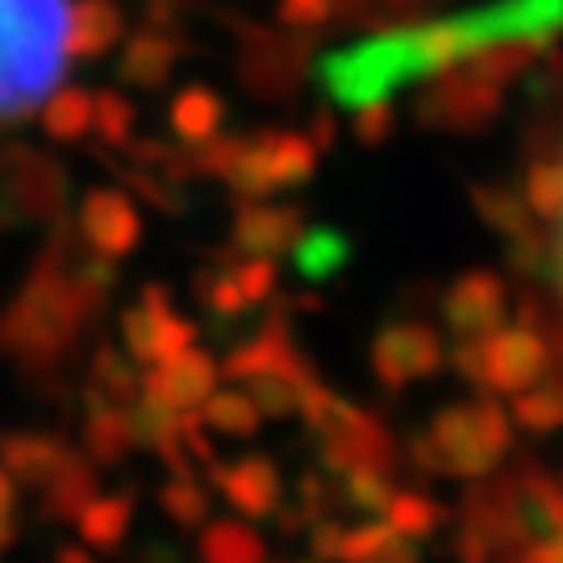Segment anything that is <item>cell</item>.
Masks as SVG:
<instances>
[{"instance_id": "cell-1", "label": "cell", "mask_w": 563, "mask_h": 563, "mask_svg": "<svg viewBox=\"0 0 563 563\" xmlns=\"http://www.w3.org/2000/svg\"><path fill=\"white\" fill-rule=\"evenodd\" d=\"M563 34V0H493L451 18L363 38L322 63L325 92L346 109L388 101L409 84L460 67L493 42H551Z\"/></svg>"}, {"instance_id": "cell-2", "label": "cell", "mask_w": 563, "mask_h": 563, "mask_svg": "<svg viewBox=\"0 0 563 563\" xmlns=\"http://www.w3.org/2000/svg\"><path fill=\"white\" fill-rule=\"evenodd\" d=\"M84 0H0V125L34 118L84 55Z\"/></svg>"}, {"instance_id": "cell-3", "label": "cell", "mask_w": 563, "mask_h": 563, "mask_svg": "<svg viewBox=\"0 0 563 563\" xmlns=\"http://www.w3.org/2000/svg\"><path fill=\"white\" fill-rule=\"evenodd\" d=\"M514 446V422L488 393L476 401H460L439 409L426 434L413 439V463L426 472H443L460 481H481L497 460Z\"/></svg>"}, {"instance_id": "cell-4", "label": "cell", "mask_w": 563, "mask_h": 563, "mask_svg": "<svg viewBox=\"0 0 563 563\" xmlns=\"http://www.w3.org/2000/svg\"><path fill=\"white\" fill-rule=\"evenodd\" d=\"M318 167L313 142L301 134H263L255 142H230L222 172L246 197H267L288 184H305Z\"/></svg>"}, {"instance_id": "cell-5", "label": "cell", "mask_w": 563, "mask_h": 563, "mask_svg": "<svg viewBox=\"0 0 563 563\" xmlns=\"http://www.w3.org/2000/svg\"><path fill=\"white\" fill-rule=\"evenodd\" d=\"M422 104H418V121L430 130H451V134H481L488 121L501 113V84L481 80L467 67H446L439 76H430Z\"/></svg>"}, {"instance_id": "cell-6", "label": "cell", "mask_w": 563, "mask_h": 563, "mask_svg": "<svg viewBox=\"0 0 563 563\" xmlns=\"http://www.w3.org/2000/svg\"><path fill=\"white\" fill-rule=\"evenodd\" d=\"M443 342L426 322L384 325L376 342H372V367H376L380 384H388V388H409L418 380H430V376L443 372Z\"/></svg>"}, {"instance_id": "cell-7", "label": "cell", "mask_w": 563, "mask_h": 563, "mask_svg": "<svg viewBox=\"0 0 563 563\" xmlns=\"http://www.w3.org/2000/svg\"><path fill=\"white\" fill-rule=\"evenodd\" d=\"M484 346V384L497 393H522L534 388L551 372V346L543 334H534L530 325H501Z\"/></svg>"}, {"instance_id": "cell-8", "label": "cell", "mask_w": 563, "mask_h": 563, "mask_svg": "<svg viewBox=\"0 0 563 563\" xmlns=\"http://www.w3.org/2000/svg\"><path fill=\"white\" fill-rule=\"evenodd\" d=\"M509 309V288L493 272H463L460 280L446 288L443 322L455 339H488L505 325Z\"/></svg>"}, {"instance_id": "cell-9", "label": "cell", "mask_w": 563, "mask_h": 563, "mask_svg": "<svg viewBox=\"0 0 563 563\" xmlns=\"http://www.w3.org/2000/svg\"><path fill=\"white\" fill-rule=\"evenodd\" d=\"M80 234L101 255H125L139 242V213L121 192H92L80 209Z\"/></svg>"}, {"instance_id": "cell-10", "label": "cell", "mask_w": 563, "mask_h": 563, "mask_svg": "<svg viewBox=\"0 0 563 563\" xmlns=\"http://www.w3.org/2000/svg\"><path fill=\"white\" fill-rule=\"evenodd\" d=\"M125 339L134 346V355L146 360L151 367L167 355H176L184 346H192V334L188 325L167 309L163 301H142L130 318H125Z\"/></svg>"}, {"instance_id": "cell-11", "label": "cell", "mask_w": 563, "mask_h": 563, "mask_svg": "<svg viewBox=\"0 0 563 563\" xmlns=\"http://www.w3.org/2000/svg\"><path fill=\"white\" fill-rule=\"evenodd\" d=\"M222 493L230 497L234 509L251 514V518H263L280 501V476L267 460H242L239 467H230L222 476Z\"/></svg>"}, {"instance_id": "cell-12", "label": "cell", "mask_w": 563, "mask_h": 563, "mask_svg": "<svg viewBox=\"0 0 563 563\" xmlns=\"http://www.w3.org/2000/svg\"><path fill=\"white\" fill-rule=\"evenodd\" d=\"M301 230V213L292 205H251L239 218V242L251 255H276Z\"/></svg>"}, {"instance_id": "cell-13", "label": "cell", "mask_w": 563, "mask_h": 563, "mask_svg": "<svg viewBox=\"0 0 563 563\" xmlns=\"http://www.w3.org/2000/svg\"><path fill=\"white\" fill-rule=\"evenodd\" d=\"M472 209L481 213V222L488 230H497L505 239H522V234H534V213L526 197H518L514 188L505 184H476L472 188Z\"/></svg>"}, {"instance_id": "cell-14", "label": "cell", "mask_w": 563, "mask_h": 563, "mask_svg": "<svg viewBox=\"0 0 563 563\" xmlns=\"http://www.w3.org/2000/svg\"><path fill=\"white\" fill-rule=\"evenodd\" d=\"M384 514H388V526L397 534H405V539H430L446 522L443 505H434L422 493H393V501H388Z\"/></svg>"}, {"instance_id": "cell-15", "label": "cell", "mask_w": 563, "mask_h": 563, "mask_svg": "<svg viewBox=\"0 0 563 563\" xmlns=\"http://www.w3.org/2000/svg\"><path fill=\"white\" fill-rule=\"evenodd\" d=\"M514 422L530 434H551L563 426V384L514 393Z\"/></svg>"}, {"instance_id": "cell-16", "label": "cell", "mask_w": 563, "mask_h": 563, "mask_svg": "<svg viewBox=\"0 0 563 563\" xmlns=\"http://www.w3.org/2000/svg\"><path fill=\"white\" fill-rule=\"evenodd\" d=\"M201 413L225 434H255L260 430V405L251 401V393H209L201 401Z\"/></svg>"}, {"instance_id": "cell-17", "label": "cell", "mask_w": 563, "mask_h": 563, "mask_svg": "<svg viewBox=\"0 0 563 563\" xmlns=\"http://www.w3.org/2000/svg\"><path fill=\"white\" fill-rule=\"evenodd\" d=\"M563 201V159H543L526 172V205L534 218L551 222Z\"/></svg>"}, {"instance_id": "cell-18", "label": "cell", "mask_w": 563, "mask_h": 563, "mask_svg": "<svg viewBox=\"0 0 563 563\" xmlns=\"http://www.w3.org/2000/svg\"><path fill=\"white\" fill-rule=\"evenodd\" d=\"M218 121H222V101L213 92H205V88H192L176 104V125H180L188 139H213L218 134Z\"/></svg>"}, {"instance_id": "cell-19", "label": "cell", "mask_w": 563, "mask_h": 563, "mask_svg": "<svg viewBox=\"0 0 563 563\" xmlns=\"http://www.w3.org/2000/svg\"><path fill=\"white\" fill-rule=\"evenodd\" d=\"M205 551L218 555V560H260L263 543L255 539V530H246V526H218L209 534Z\"/></svg>"}, {"instance_id": "cell-20", "label": "cell", "mask_w": 563, "mask_h": 563, "mask_svg": "<svg viewBox=\"0 0 563 563\" xmlns=\"http://www.w3.org/2000/svg\"><path fill=\"white\" fill-rule=\"evenodd\" d=\"M388 539H393V526L388 522L355 526V530H342L339 555H346V560H380Z\"/></svg>"}, {"instance_id": "cell-21", "label": "cell", "mask_w": 563, "mask_h": 563, "mask_svg": "<svg viewBox=\"0 0 563 563\" xmlns=\"http://www.w3.org/2000/svg\"><path fill=\"white\" fill-rule=\"evenodd\" d=\"M388 134H393V104L372 101L355 109V139H360L363 146H380Z\"/></svg>"}, {"instance_id": "cell-22", "label": "cell", "mask_w": 563, "mask_h": 563, "mask_svg": "<svg viewBox=\"0 0 563 563\" xmlns=\"http://www.w3.org/2000/svg\"><path fill=\"white\" fill-rule=\"evenodd\" d=\"M446 360L455 363V372H460L463 380L484 384V346H481V339H460V342H455V351H451Z\"/></svg>"}, {"instance_id": "cell-23", "label": "cell", "mask_w": 563, "mask_h": 563, "mask_svg": "<svg viewBox=\"0 0 563 563\" xmlns=\"http://www.w3.org/2000/svg\"><path fill=\"white\" fill-rule=\"evenodd\" d=\"M555 230H551V239L547 242V272H543V280H551V288L560 292V301H563V201L560 209H555Z\"/></svg>"}, {"instance_id": "cell-24", "label": "cell", "mask_w": 563, "mask_h": 563, "mask_svg": "<svg viewBox=\"0 0 563 563\" xmlns=\"http://www.w3.org/2000/svg\"><path fill=\"white\" fill-rule=\"evenodd\" d=\"M13 526H18V484L13 472L0 467V543L13 539Z\"/></svg>"}, {"instance_id": "cell-25", "label": "cell", "mask_w": 563, "mask_h": 563, "mask_svg": "<svg viewBox=\"0 0 563 563\" xmlns=\"http://www.w3.org/2000/svg\"><path fill=\"white\" fill-rule=\"evenodd\" d=\"M330 13V0H284V18L292 25H318Z\"/></svg>"}, {"instance_id": "cell-26", "label": "cell", "mask_w": 563, "mask_h": 563, "mask_svg": "<svg viewBox=\"0 0 563 563\" xmlns=\"http://www.w3.org/2000/svg\"><path fill=\"white\" fill-rule=\"evenodd\" d=\"M305 267H318V272H325V267H334V260H342V242L339 239H313L309 246H305Z\"/></svg>"}]
</instances>
